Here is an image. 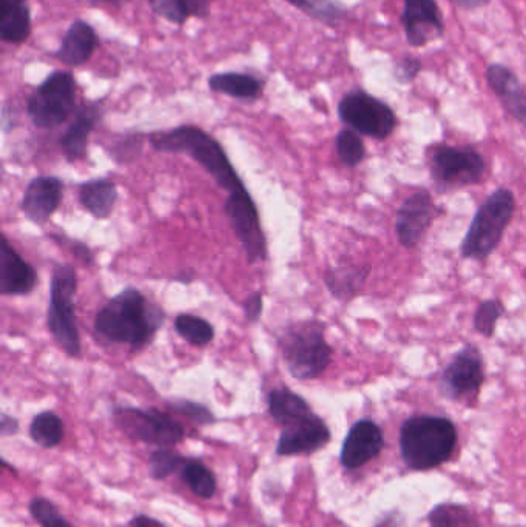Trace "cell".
<instances>
[{
  "label": "cell",
  "instance_id": "obj_17",
  "mask_svg": "<svg viewBox=\"0 0 526 527\" xmlns=\"http://www.w3.org/2000/svg\"><path fill=\"white\" fill-rule=\"evenodd\" d=\"M38 284V273L2 236L0 250V292L7 296H22L33 292Z\"/></svg>",
  "mask_w": 526,
  "mask_h": 527
},
{
  "label": "cell",
  "instance_id": "obj_40",
  "mask_svg": "<svg viewBox=\"0 0 526 527\" xmlns=\"http://www.w3.org/2000/svg\"><path fill=\"white\" fill-rule=\"evenodd\" d=\"M19 430V421L14 417H10L7 413H2V420H0V434L2 437L17 434Z\"/></svg>",
  "mask_w": 526,
  "mask_h": 527
},
{
  "label": "cell",
  "instance_id": "obj_1",
  "mask_svg": "<svg viewBox=\"0 0 526 527\" xmlns=\"http://www.w3.org/2000/svg\"><path fill=\"white\" fill-rule=\"evenodd\" d=\"M153 148L162 153H183L195 159L227 192L224 212L250 262L266 261L267 241L261 229L260 213L247 187L233 168L223 145L203 128L181 125L150 136Z\"/></svg>",
  "mask_w": 526,
  "mask_h": 527
},
{
  "label": "cell",
  "instance_id": "obj_8",
  "mask_svg": "<svg viewBox=\"0 0 526 527\" xmlns=\"http://www.w3.org/2000/svg\"><path fill=\"white\" fill-rule=\"evenodd\" d=\"M116 426L130 440L158 447H173L186 438L183 424L173 420L169 413L156 409L118 407L113 413Z\"/></svg>",
  "mask_w": 526,
  "mask_h": 527
},
{
  "label": "cell",
  "instance_id": "obj_7",
  "mask_svg": "<svg viewBox=\"0 0 526 527\" xmlns=\"http://www.w3.org/2000/svg\"><path fill=\"white\" fill-rule=\"evenodd\" d=\"M76 108V84L70 73L56 71L31 93L28 118L34 127L53 130L68 121Z\"/></svg>",
  "mask_w": 526,
  "mask_h": 527
},
{
  "label": "cell",
  "instance_id": "obj_38",
  "mask_svg": "<svg viewBox=\"0 0 526 527\" xmlns=\"http://www.w3.org/2000/svg\"><path fill=\"white\" fill-rule=\"evenodd\" d=\"M179 7L189 17H207L210 13V0H178Z\"/></svg>",
  "mask_w": 526,
  "mask_h": 527
},
{
  "label": "cell",
  "instance_id": "obj_21",
  "mask_svg": "<svg viewBox=\"0 0 526 527\" xmlns=\"http://www.w3.org/2000/svg\"><path fill=\"white\" fill-rule=\"evenodd\" d=\"M267 409H269L272 420L280 424L281 427L297 423V421L314 413L312 407L303 397L287 389V387L270 390L269 395H267Z\"/></svg>",
  "mask_w": 526,
  "mask_h": 527
},
{
  "label": "cell",
  "instance_id": "obj_39",
  "mask_svg": "<svg viewBox=\"0 0 526 527\" xmlns=\"http://www.w3.org/2000/svg\"><path fill=\"white\" fill-rule=\"evenodd\" d=\"M244 313L249 323H258L261 319V313H263V293L257 292L250 295L244 303Z\"/></svg>",
  "mask_w": 526,
  "mask_h": 527
},
{
  "label": "cell",
  "instance_id": "obj_11",
  "mask_svg": "<svg viewBox=\"0 0 526 527\" xmlns=\"http://www.w3.org/2000/svg\"><path fill=\"white\" fill-rule=\"evenodd\" d=\"M485 381V363L479 347H462L440 376V392L452 401L474 404Z\"/></svg>",
  "mask_w": 526,
  "mask_h": 527
},
{
  "label": "cell",
  "instance_id": "obj_2",
  "mask_svg": "<svg viewBox=\"0 0 526 527\" xmlns=\"http://www.w3.org/2000/svg\"><path fill=\"white\" fill-rule=\"evenodd\" d=\"M164 319L166 313L139 290L125 289L99 310L95 330L112 343L129 344L138 350L152 343Z\"/></svg>",
  "mask_w": 526,
  "mask_h": 527
},
{
  "label": "cell",
  "instance_id": "obj_43",
  "mask_svg": "<svg viewBox=\"0 0 526 527\" xmlns=\"http://www.w3.org/2000/svg\"><path fill=\"white\" fill-rule=\"evenodd\" d=\"M93 2H101V4L118 5V4H122L124 0H93Z\"/></svg>",
  "mask_w": 526,
  "mask_h": 527
},
{
  "label": "cell",
  "instance_id": "obj_9",
  "mask_svg": "<svg viewBox=\"0 0 526 527\" xmlns=\"http://www.w3.org/2000/svg\"><path fill=\"white\" fill-rule=\"evenodd\" d=\"M338 116L344 124L368 138H389L397 127L394 110L366 91L346 94L338 104Z\"/></svg>",
  "mask_w": 526,
  "mask_h": 527
},
{
  "label": "cell",
  "instance_id": "obj_37",
  "mask_svg": "<svg viewBox=\"0 0 526 527\" xmlns=\"http://www.w3.org/2000/svg\"><path fill=\"white\" fill-rule=\"evenodd\" d=\"M420 70H422V62L417 58L406 56L395 65L394 76L400 84H411L419 76Z\"/></svg>",
  "mask_w": 526,
  "mask_h": 527
},
{
  "label": "cell",
  "instance_id": "obj_3",
  "mask_svg": "<svg viewBox=\"0 0 526 527\" xmlns=\"http://www.w3.org/2000/svg\"><path fill=\"white\" fill-rule=\"evenodd\" d=\"M457 440L456 426L448 418L415 415L402 424L398 444L406 466L426 472L451 460Z\"/></svg>",
  "mask_w": 526,
  "mask_h": 527
},
{
  "label": "cell",
  "instance_id": "obj_20",
  "mask_svg": "<svg viewBox=\"0 0 526 527\" xmlns=\"http://www.w3.org/2000/svg\"><path fill=\"white\" fill-rule=\"evenodd\" d=\"M96 44H98V39H96L92 25L85 21L73 22L59 48V58L65 64L79 67L92 58Z\"/></svg>",
  "mask_w": 526,
  "mask_h": 527
},
{
  "label": "cell",
  "instance_id": "obj_34",
  "mask_svg": "<svg viewBox=\"0 0 526 527\" xmlns=\"http://www.w3.org/2000/svg\"><path fill=\"white\" fill-rule=\"evenodd\" d=\"M503 313H505V306L500 299L483 301L474 315V329L485 338H491L496 332L497 321L502 318Z\"/></svg>",
  "mask_w": 526,
  "mask_h": 527
},
{
  "label": "cell",
  "instance_id": "obj_31",
  "mask_svg": "<svg viewBox=\"0 0 526 527\" xmlns=\"http://www.w3.org/2000/svg\"><path fill=\"white\" fill-rule=\"evenodd\" d=\"M335 152L341 164L354 168L365 159L366 148L360 136L357 135V131L343 130L335 139Z\"/></svg>",
  "mask_w": 526,
  "mask_h": 527
},
{
  "label": "cell",
  "instance_id": "obj_42",
  "mask_svg": "<svg viewBox=\"0 0 526 527\" xmlns=\"http://www.w3.org/2000/svg\"><path fill=\"white\" fill-rule=\"evenodd\" d=\"M454 4L459 5L465 10H476V8L485 7L489 4V0H452Z\"/></svg>",
  "mask_w": 526,
  "mask_h": 527
},
{
  "label": "cell",
  "instance_id": "obj_12",
  "mask_svg": "<svg viewBox=\"0 0 526 527\" xmlns=\"http://www.w3.org/2000/svg\"><path fill=\"white\" fill-rule=\"evenodd\" d=\"M435 218V205L426 190L412 193L398 207L395 233L405 249H415L428 233Z\"/></svg>",
  "mask_w": 526,
  "mask_h": 527
},
{
  "label": "cell",
  "instance_id": "obj_29",
  "mask_svg": "<svg viewBox=\"0 0 526 527\" xmlns=\"http://www.w3.org/2000/svg\"><path fill=\"white\" fill-rule=\"evenodd\" d=\"M431 527H479L476 515L463 504L443 503L428 515Z\"/></svg>",
  "mask_w": 526,
  "mask_h": 527
},
{
  "label": "cell",
  "instance_id": "obj_26",
  "mask_svg": "<svg viewBox=\"0 0 526 527\" xmlns=\"http://www.w3.org/2000/svg\"><path fill=\"white\" fill-rule=\"evenodd\" d=\"M179 474L189 491L201 500H210L216 494L218 483L215 474L198 458H186Z\"/></svg>",
  "mask_w": 526,
  "mask_h": 527
},
{
  "label": "cell",
  "instance_id": "obj_23",
  "mask_svg": "<svg viewBox=\"0 0 526 527\" xmlns=\"http://www.w3.org/2000/svg\"><path fill=\"white\" fill-rule=\"evenodd\" d=\"M371 267L357 266V264H346V266L332 267L324 275V282L329 292L341 301L354 298L368 279Z\"/></svg>",
  "mask_w": 526,
  "mask_h": 527
},
{
  "label": "cell",
  "instance_id": "obj_33",
  "mask_svg": "<svg viewBox=\"0 0 526 527\" xmlns=\"http://www.w3.org/2000/svg\"><path fill=\"white\" fill-rule=\"evenodd\" d=\"M28 511L41 527H73L70 521L59 512L58 506L47 498H33L28 504Z\"/></svg>",
  "mask_w": 526,
  "mask_h": 527
},
{
  "label": "cell",
  "instance_id": "obj_32",
  "mask_svg": "<svg viewBox=\"0 0 526 527\" xmlns=\"http://www.w3.org/2000/svg\"><path fill=\"white\" fill-rule=\"evenodd\" d=\"M286 2L328 25L337 24L344 16V8L337 0H286Z\"/></svg>",
  "mask_w": 526,
  "mask_h": 527
},
{
  "label": "cell",
  "instance_id": "obj_24",
  "mask_svg": "<svg viewBox=\"0 0 526 527\" xmlns=\"http://www.w3.org/2000/svg\"><path fill=\"white\" fill-rule=\"evenodd\" d=\"M31 31V16L25 2L0 0V37L8 44H22Z\"/></svg>",
  "mask_w": 526,
  "mask_h": 527
},
{
  "label": "cell",
  "instance_id": "obj_10",
  "mask_svg": "<svg viewBox=\"0 0 526 527\" xmlns=\"http://www.w3.org/2000/svg\"><path fill=\"white\" fill-rule=\"evenodd\" d=\"M485 167V159L473 147L439 145L429 156L432 181L442 190L479 184Z\"/></svg>",
  "mask_w": 526,
  "mask_h": 527
},
{
  "label": "cell",
  "instance_id": "obj_14",
  "mask_svg": "<svg viewBox=\"0 0 526 527\" xmlns=\"http://www.w3.org/2000/svg\"><path fill=\"white\" fill-rule=\"evenodd\" d=\"M385 447L382 427L372 420H360L349 429L341 447V466L357 470L382 454Z\"/></svg>",
  "mask_w": 526,
  "mask_h": 527
},
{
  "label": "cell",
  "instance_id": "obj_36",
  "mask_svg": "<svg viewBox=\"0 0 526 527\" xmlns=\"http://www.w3.org/2000/svg\"><path fill=\"white\" fill-rule=\"evenodd\" d=\"M149 2L153 11L167 21L173 24H184L187 21L186 14L179 7L178 0H149Z\"/></svg>",
  "mask_w": 526,
  "mask_h": 527
},
{
  "label": "cell",
  "instance_id": "obj_22",
  "mask_svg": "<svg viewBox=\"0 0 526 527\" xmlns=\"http://www.w3.org/2000/svg\"><path fill=\"white\" fill-rule=\"evenodd\" d=\"M79 201L90 215L107 219L115 210L118 201V188L108 179H93L84 182L79 188Z\"/></svg>",
  "mask_w": 526,
  "mask_h": 527
},
{
  "label": "cell",
  "instance_id": "obj_13",
  "mask_svg": "<svg viewBox=\"0 0 526 527\" xmlns=\"http://www.w3.org/2000/svg\"><path fill=\"white\" fill-rule=\"evenodd\" d=\"M331 438L328 424L324 423L323 418L312 413L297 423L283 427L275 452L280 457L311 455L328 446Z\"/></svg>",
  "mask_w": 526,
  "mask_h": 527
},
{
  "label": "cell",
  "instance_id": "obj_27",
  "mask_svg": "<svg viewBox=\"0 0 526 527\" xmlns=\"http://www.w3.org/2000/svg\"><path fill=\"white\" fill-rule=\"evenodd\" d=\"M30 437L38 446L53 449L62 443L65 437V424L54 412H42L33 418L30 424Z\"/></svg>",
  "mask_w": 526,
  "mask_h": 527
},
{
  "label": "cell",
  "instance_id": "obj_25",
  "mask_svg": "<svg viewBox=\"0 0 526 527\" xmlns=\"http://www.w3.org/2000/svg\"><path fill=\"white\" fill-rule=\"evenodd\" d=\"M210 90L241 101H255L263 93V82L252 74L220 73L209 79Z\"/></svg>",
  "mask_w": 526,
  "mask_h": 527
},
{
  "label": "cell",
  "instance_id": "obj_44",
  "mask_svg": "<svg viewBox=\"0 0 526 527\" xmlns=\"http://www.w3.org/2000/svg\"><path fill=\"white\" fill-rule=\"evenodd\" d=\"M11 2H25V0H11Z\"/></svg>",
  "mask_w": 526,
  "mask_h": 527
},
{
  "label": "cell",
  "instance_id": "obj_15",
  "mask_svg": "<svg viewBox=\"0 0 526 527\" xmlns=\"http://www.w3.org/2000/svg\"><path fill=\"white\" fill-rule=\"evenodd\" d=\"M402 24L412 47H423L443 34L442 14L435 0H405Z\"/></svg>",
  "mask_w": 526,
  "mask_h": 527
},
{
  "label": "cell",
  "instance_id": "obj_35",
  "mask_svg": "<svg viewBox=\"0 0 526 527\" xmlns=\"http://www.w3.org/2000/svg\"><path fill=\"white\" fill-rule=\"evenodd\" d=\"M172 409L181 415H186L190 420L195 423L201 424V426H207L215 421L213 413L207 409L203 404L193 403V401H178V403H172Z\"/></svg>",
  "mask_w": 526,
  "mask_h": 527
},
{
  "label": "cell",
  "instance_id": "obj_19",
  "mask_svg": "<svg viewBox=\"0 0 526 527\" xmlns=\"http://www.w3.org/2000/svg\"><path fill=\"white\" fill-rule=\"evenodd\" d=\"M101 119V105L85 104L76 111L75 121L62 135V152L68 162L81 161L87 152L88 138Z\"/></svg>",
  "mask_w": 526,
  "mask_h": 527
},
{
  "label": "cell",
  "instance_id": "obj_4",
  "mask_svg": "<svg viewBox=\"0 0 526 527\" xmlns=\"http://www.w3.org/2000/svg\"><path fill=\"white\" fill-rule=\"evenodd\" d=\"M281 356L297 380H315L332 363V347L324 338V324L315 319L290 324L278 338Z\"/></svg>",
  "mask_w": 526,
  "mask_h": 527
},
{
  "label": "cell",
  "instance_id": "obj_30",
  "mask_svg": "<svg viewBox=\"0 0 526 527\" xmlns=\"http://www.w3.org/2000/svg\"><path fill=\"white\" fill-rule=\"evenodd\" d=\"M186 458L170 447H159L149 457V470L153 480L164 481L181 470Z\"/></svg>",
  "mask_w": 526,
  "mask_h": 527
},
{
  "label": "cell",
  "instance_id": "obj_28",
  "mask_svg": "<svg viewBox=\"0 0 526 527\" xmlns=\"http://www.w3.org/2000/svg\"><path fill=\"white\" fill-rule=\"evenodd\" d=\"M175 330L187 343L199 349L209 346L215 338V329L212 324L201 316L190 315V313H181L176 316Z\"/></svg>",
  "mask_w": 526,
  "mask_h": 527
},
{
  "label": "cell",
  "instance_id": "obj_5",
  "mask_svg": "<svg viewBox=\"0 0 526 527\" xmlns=\"http://www.w3.org/2000/svg\"><path fill=\"white\" fill-rule=\"evenodd\" d=\"M514 210L516 198L508 188H497L493 195H489L469 225L460 247L462 258L485 261L493 255L513 221Z\"/></svg>",
  "mask_w": 526,
  "mask_h": 527
},
{
  "label": "cell",
  "instance_id": "obj_18",
  "mask_svg": "<svg viewBox=\"0 0 526 527\" xmlns=\"http://www.w3.org/2000/svg\"><path fill=\"white\" fill-rule=\"evenodd\" d=\"M486 81L505 110L526 128V93L510 68L494 64L486 70Z\"/></svg>",
  "mask_w": 526,
  "mask_h": 527
},
{
  "label": "cell",
  "instance_id": "obj_16",
  "mask_svg": "<svg viewBox=\"0 0 526 527\" xmlns=\"http://www.w3.org/2000/svg\"><path fill=\"white\" fill-rule=\"evenodd\" d=\"M64 198V182L56 176H39L28 184L21 209L34 224H45Z\"/></svg>",
  "mask_w": 526,
  "mask_h": 527
},
{
  "label": "cell",
  "instance_id": "obj_41",
  "mask_svg": "<svg viewBox=\"0 0 526 527\" xmlns=\"http://www.w3.org/2000/svg\"><path fill=\"white\" fill-rule=\"evenodd\" d=\"M130 527H167L166 524H162L161 521L156 518L150 517V515L139 514L133 517L130 521Z\"/></svg>",
  "mask_w": 526,
  "mask_h": 527
},
{
  "label": "cell",
  "instance_id": "obj_6",
  "mask_svg": "<svg viewBox=\"0 0 526 527\" xmlns=\"http://www.w3.org/2000/svg\"><path fill=\"white\" fill-rule=\"evenodd\" d=\"M76 292H78V275L75 267L70 264H59L54 267L47 326L56 343L70 356H79L81 353V336H79L75 303H73Z\"/></svg>",
  "mask_w": 526,
  "mask_h": 527
}]
</instances>
